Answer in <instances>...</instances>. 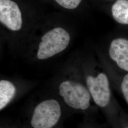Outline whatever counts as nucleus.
<instances>
[{
	"label": "nucleus",
	"mask_w": 128,
	"mask_h": 128,
	"mask_svg": "<svg viewBox=\"0 0 128 128\" xmlns=\"http://www.w3.org/2000/svg\"><path fill=\"white\" fill-rule=\"evenodd\" d=\"M109 55L113 62L112 66L128 73V40L120 38L112 40L109 48Z\"/></svg>",
	"instance_id": "6"
},
{
	"label": "nucleus",
	"mask_w": 128,
	"mask_h": 128,
	"mask_svg": "<svg viewBox=\"0 0 128 128\" xmlns=\"http://www.w3.org/2000/svg\"><path fill=\"white\" fill-rule=\"evenodd\" d=\"M105 69L110 78L112 85L123 96L128 105V73L114 68L111 65Z\"/></svg>",
	"instance_id": "7"
},
{
	"label": "nucleus",
	"mask_w": 128,
	"mask_h": 128,
	"mask_svg": "<svg viewBox=\"0 0 128 128\" xmlns=\"http://www.w3.org/2000/svg\"><path fill=\"white\" fill-rule=\"evenodd\" d=\"M115 20L122 24H128V0H117L112 7Z\"/></svg>",
	"instance_id": "9"
},
{
	"label": "nucleus",
	"mask_w": 128,
	"mask_h": 128,
	"mask_svg": "<svg viewBox=\"0 0 128 128\" xmlns=\"http://www.w3.org/2000/svg\"><path fill=\"white\" fill-rule=\"evenodd\" d=\"M84 82L92 99L104 112L114 128H120L119 118L121 108L113 96L112 83L104 68H84Z\"/></svg>",
	"instance_id": "1"
},
{
	"label": "nucleus",
	"mask_w": 128,
	"mask_h": 128,
	"mask_svg": "<svg viewBox=\"0 0 128 128\" xmlns=\"http://www.w3.org/2000/svg\"><path fill=\"white\" fill-rule=\"evenodd\" d=\"M120 128H128V115L121 109L119 118Z\"/></svg>",
	"instance_id": "11"
},
{
	"label": "nucleus",
	"mask_w": 128,
	"mask_h": 128,
	"mask_svg": "<svg viewBox=\"0 0 128 128\" xmlns=\"http://www.w3.org/2000/svg\"><path fill=\"white\" fill-rule=\"evenodd\" d=\"M62 7L68 9H74L78 7L81 0H55Z\"/></svg>",
	"instance_id": "10"
},
{
	"label": "nucleus",
	"mask_w": 128,
	"mask_h": 128,
	"mask_svg": "<svg viewBox=\"0 0 128 128\" xmlns=\"http://www.w3.org/2000/svg\"><path fill=\"white\" fill-rule=\"evenodd\" d=\"M17 89L11 81L2 79L0 81V110L6 108L14 99Z\"/></svg>",
	"instance_id": "8"
},
{
	"label": "nucleus",
	"mask_w": 128,
	"mask_h": 128,
	"mask_svg": "<svg viewBox=\"0 0 128 128\" xmlns=\"http://www.w3.org/2000/svg\"><path fill=\"white\" fill-rule=\"evenodd\" d=\"M0 22L12 31L22 28V13L16 2L12 0H0Z\"/></svg>",
	"instance_id": "5"
},
{
	"label": "nucleus",
	"mask_w": 128,
	"mask_h": 128,
	"mask_svg": "<svg viewBox=\"0 0 128 128\" xmlns=\"http://www.w3.org/2000/svg\"><path fill=\"white\" fill-rule=\"evenodd\" d=\"M58 92L64 102L70 108L82 111L89 108L92 98L85 82L73 79H66L60 83Z\"/></svg>",
	"instance_id": "2"
},
{
	"label": "nucleus",
	"mask_w": 128,
	"mask_h": 128,
	"mask_svg": "<svg viewBox=\"0 0 128 128\" xmlns=\"http://www.w3.org/2000/svg\"><path fill=\"white\" fill-rule=\"evenodd\" d=\"M62 115L60 102L48 99L39 102L33 110L30 119L32 128H56Z\"/></svg>",
	"instance_id": "3"
},
{
	"label": "nucleus",
	"mask_w": 128,
	"mask_h": 128,
	"mask_svg": "<svg viewBox=\"0 0 128 128\" xmlns=\"http://www.w3.org/2000/svg\"><path fill=\"white\" fill-rule=\"evenodd\" d=\"M70 40L68 32L62 28H54L46 32L41 38L37 53L38 60L50 58L64 50Z\"/></svg>",
	"instance_id": "4"
}]
</instances>
